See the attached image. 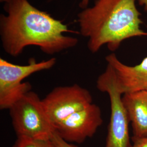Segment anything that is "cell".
I'll use <instances>...</instances> for the list:
<instances>
[{
  "label": "cell",
  "mask_w": 147,
  "mask_h": 147,
  "mask_svg": "<svg viewBox=\"0 0 147 147\" xmlns=\"http://www.w3.org/2000/svg\"><path fill=\"white\" fill-rule=\"evenodd\" d=\"M7 15L0 16V36L5 53L17 57L28 46L40 48L47 55H54L75 47L78 39L64 33L70 30L62 21L38 9L28 0H9L5 3Z\"/></svg>",
  "instance_id": "1"
},
{
  "label": "cell",
  "mask_w": 147,
  "mask_h": 147,
  "mask_svg": "<svg viewBox=\"0 0 147 147\" xmlns=\"http://www.w3.org/2000/svg\"><path fill=\"white\" fill-rule=\"evenodd\" d=\"M136 0H96L93 6L78 14L80 33L88 38L87 47L93 53L106 45L111 51L133 37L147 36L141 28V14Z\"/></svg>",
  "instance_id": "2"
},
{
  "label": "cell",
  "mask_w": 147,
  "mask_h": 147,
  "mask_svg": "<svg viewBox=\"0 0 147 147\" xmlns=\"http://www.w3.org/2000/svg\"><path fill=\"white\" fill-rule=\"evenodd\" d=\"M9 110L17 137L50 140L55 132L46 115L42 99L34 92L27 93Z\"/></svg>",
  "instance_id": "3"
},
{
  "label": "cell",
  "mask_w": 147,
  "mask_h": 147,
  "mask_svg": "<svg viewBox=\"0 0 147 147\" xmlns=\"http://www.w3.org/2000/svg\"><path fill=\"white\" fill-rule=\"evenodd\" d=\"M56 58L37 62L34 58L27 65L10 63L0 58V109H9L16 102L31 91V84L23 80L33 74L52 68L56 63Z\"/></svg>",
  "instance_id": "4"
},
{
  "label": "cell",
  "mask_w": 147,
  "mask_h": 147,
  "mask_svg": "<svg viewBox=\"0 0 147 147\" xmlns=\"http://www.w3.org/2000/svg\"><path fill=\"white\" fill-rule=\"evenodd\" d=\"M96 87L100 92L107 93L110 100V119L105 147H132L129 131L130 121L122 101L123 94L118 88L115 71L109 64L97 79Z\"/></svg>",
  "instance_id": "5"
},
{
  "label": "cell",
  "mask_w": 147,
  "mask_h": 147,
  "mask_svg": "<svg viewBox=\"0 0 147 147\" xmlns=\"http://www.w3.org/2000/svg\"><path fill=\"white\" fill-rule=\"evenodd\" d=\"M50 123L55 126L75 112L93 103L89 90L78 84L55 87L42 99Z\"/></svg>",
  "instance_id": "6"
},
{
  "label": "cell",
  "mask_w": 147,
  "mask_h": 147,
  "mask_svg": "<svg viewBox=\"0 0 147 147\" xmlns=\"http://www.w3.org/2000/svg\"><path fill=\"white\" fill-rule=\"evenodd\" d=\"M102 123L100 107L92 103L59 122L55 129L65 141L80 144L93 136Z\"/></svg>",
  "instance_id": "7"
},
{
  "label": "cell",
  "mask_w": 147,
  "mask_h": 147,
  "mask_svg": "<svg viewBox=\"0 0 147 147\" xmlns=\"http://www.w3.org/2000/svg\"><path fill=\"white\" fill-rule=\"evenodd\" d=\"M105 58L115 71L118 88L122 94L147 90V57L134 66L122 63L115 53H111Z\"/></svg>",
  "instance_id": "8"
},
{
  "label": "cell",
  "mask_w": 147,
  "mask_h": 147,
  "mask_svg": "<svg viewBox=\"0 0 147 147\" xmlns=\"http://www.w3.org/2000/svg\"><path fill=\"white\" fill-rule=\"evenodd\" d=\"M122 101L131 124L132 138L147 137V90L124 94Z\"/></svg>",
  "instance_id": "9"
},
{
  "label": "cell",
  "mask_w": 147,
  "mask_h": 147,
  "mask_svg": "<svg viewBox=\"0 0 147 147\" xmlns=\"http://www.w3.org/2000/svg\"><path fill=\"white\" fill-rule=\"evenodd\" d=\"M12 147H57L50 140L34 139L26 137H19Z\"/></svg>",
  "instance_id": "10"
},
{
  "label": "cell",
  "mask_w": 147,
  "mask_h": 147,
  "mask_svg": "<svg viewBox=\"0 0 147 147\" xmlns=\"http://www.w3.org/2000/svg\"><path fill=\"white\" fill-rule=\"evenodd\" d=\"M51 140L57 147H78L70 143L65 141L62 138L59 136L56 131L53 134Z\"/></svg>",
  "instance_id": "11"
},
{
  "label": "cell",
  "mask_w": 147,
  "mask_h": 147,
  "mask_svg": "<svg viewBox=\"0 0 147 147\" xmlns=\"http://www.w3.org/2000/svg\"><path fill=\"white\" fill-rule=\"evenodd\" d=\"M132 140L134 142L132 147H147V137L139 138H132Z\"/></svg>",
  "instance_id": "12"
},
{
  "label": "cell",
  "mask_w": 147,
  "mask_h": 147,
  "mask_svg": "<svg viewBox=\"0 0 147 147\" xmlns=\"http://www.w3.org/2000/svg\"><path fill=\"white\" fill-rule=\"evenodd\" d=\"M89 1H90V0H81V2L79 4L80 7L81 8H82V9L87 8L88 4H89Z\"/></svg>",
  "instance_id": "13"
},
{
  "label": "cell",
  "mask_w": 147,
  "mask_h": 147,
  "mask_svg": "<svg viewBox=\"0 0 147 147\" xmlns=\"http://www.w3.org/2000/svg\"><path fill=\"white\" fill-rule=\"evenodd\" d=\"M138 2L139 5L143 6L144 10L147 11V0H138Z\"/></svg>",
  "instance_id": "14"
},
{
  "label": "cell",
  "mask_w": 147,
  "mask_h": 147,
  "mask_svg": "<svg viewBox=\"0 0 147 147\" xmlns=\"http://www.w3.org/2000/svg\"><path fill=\"white\" fill-rule=\"evenodd\" d=\"M9 0H0V1H1V2H7V1H8Z\"/></svg>",
  "instance_id": "15"
}]
</instances>
